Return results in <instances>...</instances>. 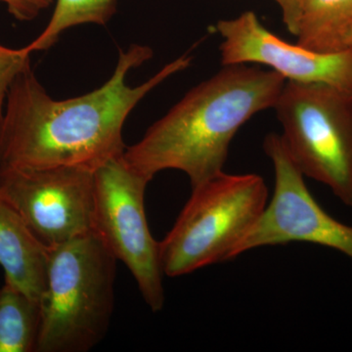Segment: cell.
<instances>
[{
	"mask_svg": "<svg viewBox=\"0 0 352 352\" xmlns=\"http://www.w3.org/2000/svg\"><path fill=\"white\" fill-rule=\"evenodd\" d=\"M153 57L151 47L133 43L120 50L112 76L82 96L55 100L31 67L14 80L0 120V166L50 168L74 166L95 171L124 155V122L139 102L191 64L182 55L138 87L126 85L131 69Z\"/></svg>",
	"mask_w": 352,
	"mask_h": 352,
	"instance_id": "obj_1",
	"label": "cell"
},
{
	"mask_svg": "<svg viewBox=\"0 0 352 352\" xmlns=\"http://www.w3.org/2000/svg\"><path fill=\"white\" fill-rule=\"evenodd\" d=\"M285 83L272 69L223 66L189 90L122 157L151 179L160 171L182 170L194 188L223 171L236 133L254 115L274 107Z\"/></svg>",
	"mask_w": 352,
	"mask_h": 352,
	"instance_id": "obj_2",
	"label": "cell"
},
{
	"mask_svg": "<svg viewBox=\"0 0 352 352\" xmlns=\"http://www.w3.org/2000/svg\"><path fill=\"white\" fill-rule=\"evenodd\" d=\"M117 259L90 232L48 249L36 352H87L107 335Z\"/></svg>",
	"mask_w": 352,
	"mask_h": 352,
	"instance_id": "obj_3",
	"label": "cell"
},
{
	"mask_svg": "<svg viewBox=\"0 0 352 352\" xmlns=\"http://www.w3.org/2000/svg\"><path fill=\"white\" fill-rule=\"evenodd\" d=\"M267 200V186L256 173L228 175L222 171L192 188L175 226L160 242L164 275L183 276L232 261Z\"/></svg>",
	"mask_w": 352,
	"mask_h": 352,
	"instance_id": "obj_4",
	"label": "cell"
},
{
	"mask_svg": "<svg viewBox=\"0 0 352 352\" xmlns=\"http://www.w3.org/2000/svg\"><path fill=\"white\" fill-rule=\"evenodd\" d=\"M273 109L302 175L352 207V94L324 83L286 80Z\"/></svg>",
	"mask_w": 352,
	"mask_h": 352,
	"instance_id": "obj_5",
	"label": "cell"
},
{
	"mask_svg": "<svg viewBox=\"0 0 352 352\" xmlns=\"http://www.w3.org/2000/svg\"><path fill=\"white\" fill-rule=\"evenodd\" d=\"M122 156L94 171L91 232L126 264L150 309L161 311L166 296L160 242L152 236L144 207L152 179L131 168Z\"/></svg>",
	"mask_w": 352,
	"mask_h": 352,
	"instance_id": "obj_6",
	"label": "cell"
},
{
	"mask_svg": "<svg viewBox=\"0 0 352 352\" xmlns=\"http://www.w3.org/2000/svg\"><path fill=\"white\" fill-rule=\"evenodd\" d=\"M0 196L47 250L91 232L94 171L0 166Z\"/></svg>",
	"mask_w": 352,
	"mask_h": 352,
	"instance_id": "obj_7",
	"label": "cell"
},
{
	"mask_svg": "<svg viewBox=\"0 0 352 352\" xmlns=\"http://www.w3.org/2000/svg\"><path fill=\"white\" fill-rule=\"evenodd\" d=\"M263 149L274 168V193L241 241L235 258L256 248L302 242L330 248L352 259V226L333 219L315 200L282 136L267 134Z\"/></svg>",
	"mask_w": 352,
	"mask_h": 352,
	"instance_id": "obj_8",
	"label": "cell"
},
{
	"mask_svg": "<svg viewBox=\"0 0 352 352\" xmlns=\"http://www.w3.org/2000/svg\"><path fill=\"white\" fill-rule=\"evenodd\" d=\"M215 29L222 38V66L264 65L289 82L324 83L352 94V50L319 52L287 43L252 11L220 20Z\"/></svg>",
	"mask_w": 352,
	"mask_h": 352,
	"instance_id": "obj_9",
	"label": "cell"
},
{
	"mask_svg": "<svg viewBox=\"0 0 352 352\" xmlns=\"http://www.w3.org/2000/svg\"><path fill=\"white\" fill-rule=\"evenodd\" d=\"M48 250L15 210L0 196V265L4 281L41 302L45 289Z\"/></svg>",
	"mask_w": 352,
	"mask_h": 352,
	"instance_id": "obj_10",
	"label": "cell"
},
{
	"mask_svg": "<svg viewBox=\"0 0 352 352\" xmlns=\"http://www.w3.org/2000/svg\"><path fill=\"white\" fill-rule=\"evenodd\" d=\"M352 0H303L296 43L319 52L349 50Z\"/></svg>",
	"mask_w": 352,
	"mask_h": 352,
	"instance_id": "obj_11",
	"label": "cell"
},
{
	"mask_svg": "<svg viewBox=\"0 0 352 352\" xmlns=\"http://www.w3.org/2000/svg\"><path fill=\"white\" fill-rule=\"evenodd\" d=\"M43 310L39 300L15 285L0 288V352H36Z\"/></svg>",
	"mask_w": 352,
	"mask_h": 352,
	"instance_id": "obj_12",
	"label": "cell"
},
{
	"mask_svg": "<svg viewBox=\"0 0 352 352\" xmlns=\"http://www.w3.org/2000/svg\"><path fill=\"white\" fill-rule=\"evenodd\" d=\"M119 0H57L50 23L25 46L30 52L48 50L67 30L76 25H106L117 12Z\"/></svg>",
	"mask_w": 352,
	"mask_h": 352,
	"instance_id": "obj_13",
	"label": "cell"
},
{
	"mask_svg": "<svg viewBox=\"0 0 352 352\" xmlns=\"http://www.w3.org/2000/svg\"><path fill=\"white\" fill-rule=\"evenodd\" d=\"M31 55L25 46L13 50L0 44V120L3 117L9 88L19 74L31 67Z\"/></svg>",
	"mask_w": 352,
	"mask_h": 352,
	"instance_id": "obj_14",
	"label": "cell"
},
{
	"mask_svg": "<svg viewBox=\"0 0 352 352\" xmlns=\"http://www.w3.org/2000/svg\"><path fill=\"white\" fill-rule=\"evenodd\" d=\"M0 2L6 4L7 11L16 20L29 22L48 8L52 0H0Z\"/></svg>",
	"mask_w": 352,
	"mask_h": 352,
	"instance_id": "obj_15",
	"label": "cell"
},
{
	"mask_svg": "<svg viewBox=\"0 0 352 352\" xmlns=\"http://www.w3.org/2000/svg\"><path fill=\"white\" fill-rule=\"evenodd\" d=\"M281 9L282 18L287 30L298 36L303 0H274Z\"/></svg>",
	"mask_w": 352,
	"mask_h": 352,
	"instance_id": "obj_16",
	"label": "cell"
},
{
	"mask_svg": "<svg viewBox=\"0 0 352 352\" xmlns=\"http://www.w3.org/2000/svg\"><path fill=\"white\" fill-rule=\"evenodd\" d=\"M349 50H352V25H351V32H349Z\"/></svg>",
	"mask_w": 352,
	"mask_h": 352,
	"instance_id": "obj_17",
	"label": "cell"
}]
</instances>
